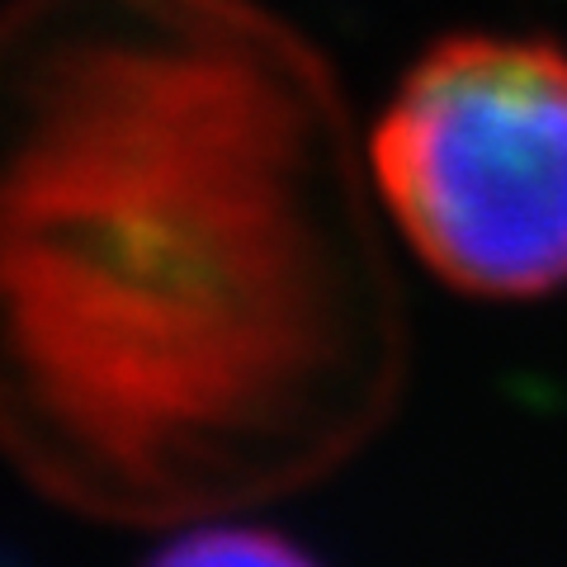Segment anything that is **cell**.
<instances>
[{"mask_svg": "<svg viewBox=\"0 0 567 567\" xmlns=\"http://www.w3.org/2000/svg\"><path fill=\"white\" fill-rule=\"evenodd\" d=\"M369 175L402 241L468 298L567 289V48L450 33L398 81Z\"/></svg>", "mask_w": 567, "mask_h": 567, "instance_id": "7a4b0ae2", "label": "cell"}, {"mask_svg": "<svg viewBox=\"0 0 567 567\" xmlns=\"http://www.w3.org/2000/svg\"><path fill=\"white\" fill-rule=\"evenodd\" d=\"M147 567H322L308 548L256 525H204L166 544Z\"/></svg>", "mask_w": 567, "mask_h": 567, "instance_id": "3957f363", "label": "cell"}, {"mask_svg": "<svg viewBox=\"0 0 567 567\" xmlns=\"http://www.w3.org/2000/svg\"><path fill=\"white\" fill-rule=\"evenodd\" d=\"M402 312L346 100L256 0L0 10V450L95 520L241 511L350 458Z\"/></svg>", "mask_w": 567, "mask_h": 567, "instance_id": "6da1fadb", "label": "cell"}]
</instances>
